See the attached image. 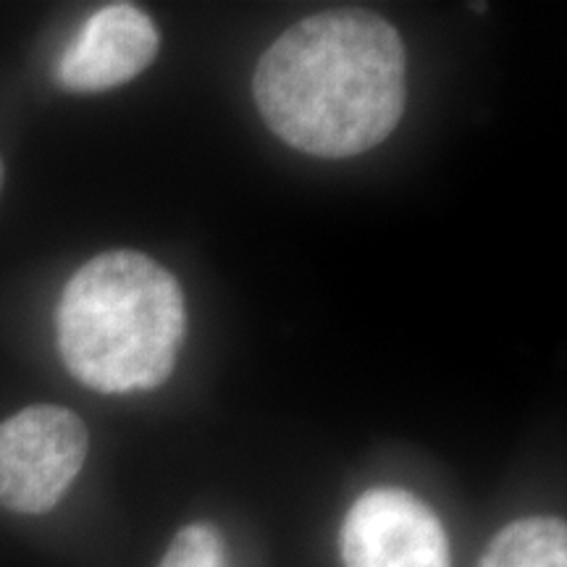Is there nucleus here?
I'll list each match as a JSON object with an SVG mask.
<instances>
[{"label":"nucleus","mask_w":567,"mask_h":567,"mask_svg":"<svg viewBox=\"0 0 567 567\" xmlns=\"http://www.w3.org/2000/svg\"><path fill=\"white\" fill-rule=\"evenodd\" d=\"M252 90L264 122L289 147L352 158L384 142L405 113V45L379 13H316L268 48Z\"/></svg>","instance_id":"obj_1"},{"label":"nucleus","mask_w":567,"mask_h":567,"mask_svg":"<svg viewBox=\"0 0 567 567\" xmlns=\"http://www.w3.org/2000/svg\"><path fill=\"white\" fill-rule=\"evenodd\" d=\"M59 350L69 373L103 394L161 386L184 339L179 281L137 250L97 255L61 295Z\"/></svg>","instance_id":"obj_2"},{"label":"nucleus","mask_w":567,"mask_h":567,"mask_svg":"<svg viewBox=\"0 0 567 567\" xmlns=\"http://www.w3.org/2000/svg\"><path fill=\"white\" fill-rule=\"evenodd\" d=\"M87 425L59 405H34L0 423V505L21 515L53 509L80 476Z\"/></svg>","instance_id":"obj_3"},{"label":"nucleus","mask_w":567,"mask_h":567,"mask_svg":"<svg viewBox=\"0 0 567 567\" xmlns=\"http://www.w3.org/2000/svg\"><path fill=\"white\" fill-rule=\"evenodd\" d=\"M344 567H452L434 509L402 488H371L342 523Z\"/></svg>","instance_id":"obj_4"},{"label":"nucleus","mask_w":567,"mask_h":567,"mask_svg":"<svg viewBox=\"0 0 567 567\" xmlns=\"http://www.w3.org/2000/svg\"><path fill=\"white\" fill-rule=\"evenodd\" d=\"M161 34L132 3L103 6L87 19L59 61V82L71 92H103L132 82L155 61Z\"/></svg>","instance_id":"obj_5"},{"label":"nucleus","mask_w":567,"mask_h":567,"mask_svg":"<svg viewBox=\"0 0 567 567\" xmlns=\"http://www.w3.org/2000/svg\"><path fill=\"white\" fill-rule=\"evenodd\" d=\"M478 567H567V528L557 517H523L492 538Z\"/></svg>","instance_id":"obj_6"},{"label":"nucleus","mask_w":567,"mask_h":567,"mask_svg":"<svg viewBox=\"0 0 567 567\" xmlns=\"http://www.w3.org/2000/svg\"><path fill=\"white\" fill-rule=\"evenodd\" d=\"M158 567H229L224 538L210 523H193L174 536Z\"/></svg>","instance_id":"obj_7"},{"label":"nucleus","mask_w":567,"mask_h":567,"mask_svg":"<svg viewBox=\"0 0 567 567\" xmlns=\"http://www.w3.org/2000/svg\"><path fill=\"white\" fill-rule=\"evenodd\" d=\"M3 176H6V172H3V161H0V189H3Z\"/></svg>","instance_id":"obj_8"}]
</instances>
